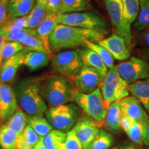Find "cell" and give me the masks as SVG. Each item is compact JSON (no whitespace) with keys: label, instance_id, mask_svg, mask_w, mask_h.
<instances>
[{"label":"cell","instance_id":"cell-13","mask_svg":"<svg viewBox=\"0 0 149 149\" xmlns=\"http://www.w3.org/2000/svg\"><path fill=\"white\" fill-rule=\"evenodd\" d=\"M19 109L14 88L0 81V122H6Z\"/></svg>","mask_w":149,"mask_h":149},{"label":"cell","instance_id":"cell-34","mask_svg":"<svg viewBox=\"0 0 149 149\" xmlns=\"http://www.w3.org/2000/svg\"><path fill=\"white\" fill-rule=\"evenodd\" d=\"M84 46L86 48H90L93 51L98 54V55L101 57V59L108 68V69L113 68L115 66L114 65V57L109 53L108 50L104 48L103 46H100L98 43H95L93 42H87L85 44Z\"/></svg>","mask_w":149,"mask_h":149},{"label":"cell","instance_id":"cell-38","mask_svg":"<svg viewBox=\"0 0 149 149\" xmlns=\"http://www.w3.org/2000/svg\"><path fill=\"white\" fill-rule=\"evenodd\" d=\"M62 149H84L82 144L72 130L67 133V137Z\"/></svg>","mask_w":149,"mask_h":149},{"label":"cell","instance_id":"cell-48","mask_svg":"<svg viewBox=\"0 0 149 149\" xmlns=\"http://www.w3.org/2000/svg\"><path fill=\"white\" fill-rule=\"evenodd\" d=\"M16 1V0H9V1Z\"/></svg>","mask_w":149,"mask_h":149},{"label":"cell","instance_id":"cell-14","mask_svg":"<svg viewBox=\"0 0 149 149\" xmlns=\"http://www.w3.org/2000/svg\"><path fill=\"white\" fill-rule=\"evenodd\" d=\"M98 44L108 50L114 59L117 60H127L130 57V48H128L126 40L124 37L115 33L104 38L99 42Z\"/></svg>","mask_w":149,"mask_h":149},{"label":"cell","instance_id":"cell-16","mask_svg":"<svg viewBox=\"0 0 149 149\" xmlns=\"http://www.w3.org/2000/svg\"><path fill=\"white\" fill-rule=\"evenodd\" d=\"M121 113L123 116L145 123L149 116L140 102L133 96H128L120 101Z\"/></svg>","mask_w":149,"mask_h":149},{"label":"cell","instance_id":"cell-7","mask_svg":"<svg viewBox=\"0 0 149 149\" xmlns=\"http://www.w3.org/2000/svg\"><path fill=\"white\" fill-rule=\"evenodd\" d=\"M58 22L69 26L97 30L104 32H107L109 28L107 22L94 11L59 14Z\"/></svg>","mask_w":149,"mask_h":149},{"label":"cell","instance_id":"cell-46","mask_svg":"<svg viewBox=\"0 0 149 149\" xmlns=\"http://www.w3.org/2000/svg\"><path fill=\"white\" fill-rule=\"evenodd\" d=\"M2 57H1V56H0V70H1V65H2Z\"/></svg>","mask_w":149,"mask_h":149},{"label":"cell","instance_id":"cell-42","mask_svg":"<svg viewBox=\"0 0 149 149\" xmlns=\"http://www.w3.org/2000/svg\"><path fill=\"white\" fill-rule=\"evenodd\" d=\"M143 144L149 147V117L148 120L145 122L144 138H143Z\"/></svg>","mask_w":149,"mask_h":149},{"label":"cell","instance_id":"cell-8","mask_svg":"<svg viewBox=\"0 0 149 149\" xmlns=\"http://www.w3.org/2000/svg\"><path fill=\"white\" fill-rule=\"evenodd\" d=\"M83 66L82 60L77 51H61L52 58V66L54 70L69 79L74 77Z\"/></svg>","mask_w":149,"mask_h":149},{"label":"cell","instance_id":"cell-12","mask_svg":"<svg viewBox=\"0 0 149 149\" xmlns=\"http://www.w3.org/2000/svg\"><path fill=\"white\" fill-rule=\"evenodd\" d=\"M100 126L87 115L80 117L72 130L82 144L84 149H89L91 145L97 137Z\"/></svg>","mask_w":149,"mask_h":149},{"label":"cell","instance_id":"cell-36","mask_svg":"<svg viewBox=\"0 0 149 149\" xmlns=\"http://www.w3.org/2000/svg\"><path fill=\"white\" fill-rule=\"evenodd\" d=\"M19 42L21 43L24 46V48L28 51H38L47 53L42 42H41L38 37L29 35L22 38Z\"/></svg>","mask_w":149,"mask_h":149},{"label":"cell","instance_id":"cell-19","mask_svg":"<svg viewBox=\"0 0 149 149\" xmlns=\"http://www.w3.org/2000/svg\"><path fill=\"white\" fill-rule=\"evenodd\" d=\"M124 24L126 32L130 40L133 41L131 25L135 23L140 10L139 0H122Z\"/></svg>","mask_w":149,"mask_h":149},{"label":"cell","instance_id":"cell-32","mask_svg":"<svg viewBox=\"0 0 149 149\" xmlns=\"http://www.w3.org/2000/svg\"><path fill=\"white\" fill-rule=\"evenodd\" d=\"M135 48L137 55L149 61V28L138 33L136 36Z\"/></svg>","mask_w":149,"mask_h":149},{"label":"cell","instance_id":"cell-27","mask_svg":"<svg viewBox=\"0 0 149 149\" xmlns=\"http://www.w3.org/2000/svg\"><path fill=\"white\" fill-rule=\"evenodd\" d=\"M27 124L31 126L40 137H44L53 130V128L46 117L43 116H28Z\"/></svg>","mask_w":149,"mask_h":149},{"label":"cell","instance_id":"cell-26","mask_svg":"<svg viewBox=\"0 0 149 149\" xmlns=\"http://www.w3.org/2000/svg\"><path fill=\"white\" fill-rule=\"evenodd\" d=\"M92 8L90 0H62L59 14L86 12Z\"/></svg>","mask_w":149,"mask_h":149},{"label":"cell","instance_id":"cell-17","mask_svg":"<svg viewBox=\"0 0 149 149\" xmlns=\"http://www.w3.org/2000/svg\"><path fill=\"white\" fill-rule=\"evenodd\" d=\"M27 52V50L24 49L3 61L0 70V81L7 84L13 82L19 68L24 64V57Z\"/></svg>","mask_w":149,"mask_h":149},{"label":"cell","instance_id":"cell-39","mask_svg":"<svg viewBox=\"0 0 149 149\" xmlns=\"http://www.w3.org/2000/svg\"><path fill=\"white\" fill-rule=\"evenodd\" d=\"M9 0H0V28L2 27L9 21L7 12Z\"/></svg>","mask_w":149,"mask_h":149},{"label":"cell","instance_id":"cell-11","mask_svg":"<svg viewBox=\"0 0 149 149\" xmlns=\"http://www.w3.org/2000/svg\"><path fill=\"white\" fill-rule=\"evenodd\" d=\"M103 1L109 15L114 33L124 37L130 49L133 41L129 39L124 28L122 0H103Z\"/></svg>","mask_w":149,"mask_h":149},{"label":"cell","instance_id":"cell-10","mask_svg":"<svg viewBox=\"0 0 149 149\" xmlns=\"http://www.w3.org/2000/svg\"><path fill=\"white\" fill-rule=\"evenodd\" d=\"M104 76L97 70L84 65L79 72L70 78L76 90L82 93H90L100 87Z\"/></svg>","mask_w":149,"mask_h":149},{"label":"cell","instance_id":"cell-50","mask_svg":"<svg viewBox=\"0 0 149 149\" xmlns=\"http://www.w3.org/2000/svg\"><path fill=\"white\" fill-rule=\"evenodd\" d=\"M0 123H1V122H0Z\"/></svg>","mask_w":149,"mask_h":149},{"label":"cell","instance_id":"cell-6","mask_svg":"<svg viewBox=\"0 0 149 149\" xmlns=\"http://www.w3.org/2000/svg\"><path fill=\"white\" fill-rule=\"evenodd\" d=\"M108 106L129 95V84L120 77L116 66L110 68L99 87Z\"/></svg>","mask_w":149,"mask_h":149},{"label":"cell","instance_id":"cell-45","mask_svg":"<svg viewBox=\"0 0 149 149\" xmlns=\"http://www.w3.org/2000/svg\"><path fill=\"white\" fill-rule=\"evenodd\" d=\"M122 149H139V148L135 146H133V145H129V146H126L125 147H124V148H122Z\"/></svg>","mask_w":149,"mask_h":149},{"label":"cell","instance_id":"cell-44","mask_svg":"<svg viewBox=\"0 0 149 149\" xmlns=\"http://www.w3.org/2000/svg\"><path fill=\"white\" fill-rule=\"evenodd\" d=\"M35 2H36V3H38V4L42 5L44 6L47 7L48 0H35Z\"/></svg>","mask_w":149,"mask_h":149},{"label":"cell","instance_id":"cell-41","mask_svg":"<svg viewBox=\"0 0 149 149\" xmlns=\"http://www.w3.org/2000/svg\"><path fill=\"white\" fill-rule=\"evenodd\" d=\"M6 27L3 25L2 27L0 28V56L2 51V48L5 44L6 43Z\"/></svg>","mask_w":149,"mask_h":149},{"label":"cell","instance_id":"cell-2","mask_svg":"<svg viewBox=\"0 0 149 149\" xmlns=\"http://www.w3.org/2000/svg\"><path fill=\"white\" fill-rule=\"evenodd\" d=\"M42 80L39 77H29L18 80L15 84L19 105L29 116H43L48 110L41 93Z\"/></svg>","mask_w":149,"mask_h":149},{"label":"cell","instance_id":"cell-31","mask_svg":"<svg viewBox=\"0 0 149 149\" xmlns=\"http://www.w3.org/2000/svg\"><path fill=\"white\" fill-rule=\"evenodd\" d=\"M140 10L133 29L139 33L149 28V0H140Z\"/></svg>","mask_w":149,"mask_h":149},{"label":"cell","instance_id":"cell-30","mask_svg":"<svg viewBox=\"0 0 149 149\" xmlns=\"http://www.w3.org/2000/svg\"><path fill=\"white\" fill-rule=\"evenodd\" d=\"M66 137L67 133L53 129L43 139L48 149H62Z\"/></svg>","mask_w":149,"mask_h":149},{"label":"cell","instance_id":"cell-40","mask_svg":"<svg viewBox=\"0 0 149 149\" xmlns=\"http://www.w3.org/2000/svg\"><path fill=\"white\" fill-rule=\"evenodd\" d=\"M62 0H48L47 5V12L55 13L59 14L60 11Z\"/></svg>","mask_w":149,"mask_h":149},{"label":"cell","instance_id":"cell-24","mask_svg":"<svg viewBox=\"0 0 149 149\" xmlns=\"http://www.w3.org/2000/svg\"><path fill=\"white\" fill-rule=\"evenodd\" d=\"M130 93L149 112V78L135 81L129 85Z\"/></svg>","mask_w":149,"mask_h":149},{"label":"cell","instance_id":"cell-20","mask_svg":"<svg viewBox=\"0 0 149 149\" xmlns=\"http://www.w3.org/2000/svg\"><path fill=\"white\" fill-rule=\"evenodd\" d=\"M122 113L120 101L112 103L108 109L107 114L104 120V126L109 133L117 134L122 129Z\"/></svg>","mask_w":149,"mask_h":149},{"label":"cell","instance_id":"cell-28","mask_svg":"<svg viewBox=\"0 0 149 149\" xmlns=\"http://www.w3.org/2000/svg\"><path fill=\"white\" fill-rule=\"evenodd\" d=\"M27 119L28 116H26L25 112L19 107L13 115L6 122L5 124L19 136L23 133L26 127Z\"/></svg>","mask_w":149,"mask_h":149},{"label":"cell","instance_id":"cell-49","mask_svg":"<svg viewBox=\"0 0 149 149\" xmlns=\"http://www.w3.org/2000/svg\"><path fill=\"white\" fill-rule=\"evenodd\" d=\"M0 149H2V148H1V147H0Z\"/></svg>","mask_w":149,"mask_h":149},{"label":"cell","instance_id":"cell-47","mask_svg":"<svg viewBox=\"0 0 149 149\" xmlns=\"http://www.w3.org/2000/svg\"><path fill=\"white\" fill-rule=\"evenodd\" d=\"M110 149H119L117 147H113V148H111Z\"/></svg>","mask_w":149,"mask_h":149},{"label":"cell","instance_id":"cell-22","mask_svg":"<svg viewBox=\"0 0 149 149\" xmlns=\"http://www.w3.org/2000/svg\"><path fill=\"white\" fill-rule=\"evenodd\" d=\"M35 0H16L9 1L7 12L9 20L27 16L35 5Z\"/></svg>","mask_w":149,"mask_h":149},{"label":"cell","instance_id":"cell-9","mask_svg":"<svg viewBox=\"0 0 149 149\" xmlns=\"http://www.w3.org/2000/svg\"><path fill=\"white\" fill-rule=\"evenodd\" d=\"M115 66L120 77L129 85L149 78V61L146 59L132 57Z\"/></svg>","mask_w":149,"mask_h":149},{"label":"cell","instance_id":"cell-51","mask_svg":"<svg viewBox=\"0 0 149 149\" xmlns=\"http://www.w3.org/2000/svg\"><path fill=\"white\" fill-rule=\"evenodd\" d=\"M139 1H140V0H139Z\"/></svg>","mask_w":149,"mask_h":149},{"label":"cell","instance_id":"cell-15","mask_svg":"<svg viewBox=\"0 0 149 149\" xmlns=\"http://www.w3.org/2000/svg\"><path fill=\"white\" fill-rule=\"evenodd\" d=\"M58 15L55 13L47 12L45 18L36 29L37 37L42 42L46 52L51 58H53V56L50 48L49 40L54 30L59 24Z\"/></svg>","mask_w":149,"mask_h":149},{"label":"cell","instance_id":"cell-3","mask_svg":"<svg viewBox=\"0 0 149 149\" xmlns=\"http://www.w3.org/2000/svg\"><path fill=\"white\" fill-rule=\"evenodd\" d=\"M41 93L49 108L74 102L76 88L69 78L53 75L42 80Z\"/></svg>","mask_w":149,"mask_h":149},{"label":"cell","instance_id":"cell-1","mask_svg":"<svg viewBox=\"0 0 149 149\" xmlns=\"http://www.w3.org/2000/svg\"><path fill=\"white\" fill-rule=\"evenodd\" d=\"M107 32L69 26L59 24L50 37L51 51L57 52L84 46L87 42L98 43L104 40Z\"/></svg>","mask_w":149,"mask_h":149},{"label":"cell","instance_id":"cell-21","mask_svg":"<svg viewBox=\"0 0 149 149\" xmlns=\"http://www.w3.org/2000/svg\"><path fill=\"white\" fill-rule=\"evenodd\" d=\"M77 51L82 60L84 65L97 70L104 77L106 75L109 69L97 53L88 48H78Z\"/></svg>","mask_w":149,"mask_h":149},{"label":"cell","instance_id":"cell-33","mask_svg":"<svg viewBox=\"0 0 149 149\" xmlns=\"http://www.w3.org/2000/svg\"><path fill=\"white\" fill-rule=\"evenodd\" d=\"M17 137L6 124L0 126V147L2 149H15Z\"/></svg>","mask_w":149,"mask_h":149},{"label":"cell","instance_id":"cell-37","mask_svg":"<svg viewBox=\"0 0 149 149\" xmlns=\"http://www.w3.org/2000/svg\"><path fill=\"white\" fill-rule=\"evenodd\" d=\"M24 49V46L20 42H6L2 48L1 56L3 61H5Z\"/></svg>","mask_w":149,"mask_h":149},{"label":"cell","instance_id":"cell-25","mask_svg":"<svg viewBox=\"0 0 149 149\" xmlns=\"http://www.w3.org/2000/svg\"><path fill=\"white\" fill-rule=\"evenodd\" d=\"M40 139V136L27 124L23 133L17 137L15 149H33Z\"/></svg>","mask_w":149,"mask_h":149},{"label":"cell","instance_id":"cell-29","mask_svg":"<svg viewBox=\"0 0 149 149\" xmlns=\"http://www.w3.org/2000/svg\"><path fill=\"white\" fill-rule=\"evenodd\" d=\"M47 13V8L44 6L35 3L31 13L26 16V28L37 29Z\"/></svg>","mask_w":149,"mask_h":149},{"label":"cell","instance_id":"cell-5","mask_svg":"<svg viewBox=\"0 0 149 149\" xmlns=\"http://www.w3.org/2000/svg\"><path fill=\"white\" fill-rule=\"evenodd\" d=\"M45 115L53 129L68 133L79 119L80 110L76 104L69 103L49 108Z\"/></svg>","mask_w":149,"mask_h":149},{"label":"cell","instance_id":"cell-23","mask_svg":"<svg viewBox=\"0 0 149 149\" xmlns=\"http://www.w3.org/2000/svg\"><path fill=\"white\" fill-rule=\"evenodd\" d=\"M51 57L46 52L28 51L24 59V65L31 72L44 68L47 66Z\"/></svg>","mask_w":149,"mask_h":149},{"label":"cell","instance_id":"cell-35","mask_svg":"<svg viewBox=\"0 0 149 149\" xmlns=\"http://www.w3.org/2000/svg\"><path fill=\"white\" fill-rule=\"evenodd\" d=\"M113 144V137L111 133L101 128L100 133L89 149H110Z\"/></svg>","mask_w":149,"mask_h":149},{"label":"cell","instance_id":"cell-43","mask_svg":"<svg viewBox=\"0 0 149 149\" xmlns=\"http://www.w3.org/2000/svg\"><path fill=\"white\" fill-rule=\"evenodd\" d=\"M33 149H48L46 148L45 144L44 142V139L43 137H40V140L37 143V144L34 146Z\"/></svg>","mask_w":149,"mask_h":149},{"label":"cell","instance_id":"cell-4","mask_svg":"<svg viewBox=\"0 0 149 149\" xmlns=\"http://www.w3.org/2000/svg\"><path fill=\"white\" fill-rule=\"evenodd\" d=\"M74 103L100 127L104 126L109 106L104 101L100 88L90 93H82L76 90Z\"/></svg>","mask_w":149,"mask_h":149},{"label":"cell","instance_id":"cell-18","mask_svg":"<svg viewBox=\"0 0 149 149\" xmlns=\"http://www.w3.org/2000/svg\"><path fill=\"white\" fill-rule=\"evenodd\" d=\"M121 126L124 132L127 134L128 137L134 143L139 146L143 144L145 123L137 122L122 115Z\"/></svg>","mask_w":149,"mask_h":149}]
</instances>
